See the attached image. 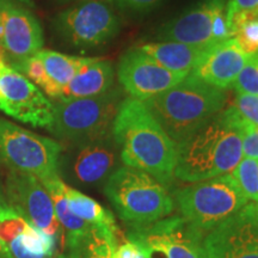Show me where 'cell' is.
<instances>
[{
  "label": "cell",
  "instance_id": "cell-1",
  "mask_svg": "<svg viewBox=\"0 0 258 258\" xmlns=\"http://www.w3.org/2000/svg\"><path fill=\"white\" fill-rule=\"evenodd\" d=\"M245 127L231 106L176 144L175 177L201 182L232 172L243 158Z\"/></svg>",
  "mask_w": 258,
  "mask_h": 258
},
{
  "label": "cell",
  "instance_id": "cell-2",
  "mask_svg": "<svg viewBox=\"0 0 258 258\" xmlns=\"http://www.w3.org/2000/svg\"><path fill=\"white\" fill-rule=\"evenodd\" d=\"M112 138L125 166L150 173L163 185L172 182L176 166V144L144 102L124 98L114 124Z\"/></svg>",
  "mask_w": 258,
  "mask_h": 258
},
{
  "label": "cell",
  "instance_id": "cell-3",
  "mask_svg": "<svg viewBox=\"0 0 258 258\" xmlns=\"http://www.w3.org/2000/svg\"><path fill=\"white\" fill-rule=\"evenodd\" d=\"M227 101L226 90L209 85L189 73L176 86L146 99L144 104L177 144L224 110Z\"/></svg>",
  "mask_w": 258,
  "mask_h": 258
},
{
  "label": "cell",
  "instance_id": "cell-4",
  "mask_svg": "<svg viewBox=\"0 0 258 258\" xmlns=\"http://www.w3.org/2000/svg\"><path fill=\"white\" fill-rule=\"evenodd\" d=\"M104 191L118 217L131 227L169 217L175 207L165 186L150 173L131 166L117 167L106 179Z\"/></svg>",
  "mask_w": 258,
  "mask_h": 258
},
{
  "label": "cell",
  "instance_id": "cell-5",
  "mask_svg": "<svg viewBox=\"0 0 258 258\" xmlns=\"http://www.w3.org/2000/svg\"><path fill=\"white\" fill-rule=\"evenodd\" d=\"M123 99L121 90L112 88L96 97L59 101L48 131L71 146L109 137Z\"/></svg>",
  "mask_w": 258,
  "mask_h": 258
},
{
  "label": "cell",
  "instance_id": "cell-6",
  "mask_svg": "<svg viewBox=\"0 0 258 258\" xmlns=\"http://www.w3.org/2000/svg\"><path fill=\"white\" fill-rule=\"evenodd\" d=\"M175 200L182 217L205 235L249 203L231 173L177 189Z\"/></svg>",
  "mask_w": 258,
  "mask_h": 258
},
{
  "label": "cell",
  "instance_id": "cell-7",
  "mask_svg": "<svg viewBox=\"0 0 258 258\" xmlns=\"http://www.w3.org/2000/svg\"><path fill=\"white\" fill-rule=\"evenodd\" d=\"M62 146L0 117V165L11 172L25 173L40 182L60 176Z\"/></svg>",
  "mask_w": 258,
  "mask_h": 258
},
{
  "label": "cell",
  "instance_id": "cell-8",
  "mask_svg": "<svg viewBox=\"0 0 258 258\" xmlns=\"http://www.w3.org/2000/svg\"><path fill=\"white\" fill-rule=\"evenodd\" d=\"M120 19L104 0H85L60 12L55 30L67 44L89 50L109 43L120 31Z\"/></svg>",
  "mask_w": 258,
  "mask_h": 258
},
{
  "label": "cell",
  "instance_id": "cell-9",
  "mask_svg": "<svg viewBox=\"0 0 258 258\" xmlns=\"http://www.w3.org/2000/svg\"><path fill=\"white\" fill-rule=\"evenodd\" d=\"M128 240L144 245L151 253L166 258H208L205 234L183 217L160 219L145 226H133Z\"/></svg>",
  "mask_w": 258,
  "mask_h": 258
},
{
  "label": "cell",
  "instance_id": "cell-10",
  "mask_svg": "<svg viewBox=\"0 0 258 258\" xmlns=\"http://www.w3.org/2000/svg\"><path fill=\"white\" fill-rule=\"evenodd\" d=\"M0 110L35 128L49 129L54 104L28 79L4 62L0 63Z\"/></svg>",
  "mask_w": 258,
  "mask_h": 258
},
{
  "label": "cell",
  "instance_id": "cell-11",
  "mask_svg": "<svg viewBox=\"0 0 258 258\" xmlns=\"http://www.w3.org/2000/svg\"><path fill=\"white\" fill-rule=\"evenodd\" d=\"M0 12L4 25L2 60L23 73L28 61L44 46L41 23L30 10L16 0H0Z\"/></svg>",
  "mask_w": 258,
  "mask_h": 258
},
{
  "label": "cell",
  "instance_id": "cell-12",
  "mask_svg": "<svg viewBox=\"0 0 258 258\" xmlns=\"http://www.w3.org/2000/svg\"><path fill=\"white\" fill-rule=\"evenodd\" d=\"M161 66L140 48L128 50L117 66V78L132 98L144 102L176 86L188 76Z\"/></svg>",
  "mask_w": 258,
  "mask_h": 258
},
{
  "label": "cell",
  "instance_id": "cell-13",
  "mask_svg": "<svg viewBox=\"0 0 258 258\" xmlns=\"http://www.w3.org/2000/svg\"><path fill=\"white\" fill-rule=\"evenodd\" d=\"M6 202L35 227L55 239L61 234V225L56 219L53 200L36 177L10 172L6 180Z\"/></svg>",
  "mask_w": 258,
  "mask_h": 258
},
{
  "label": "cell",
  "instance_id": "cell-14",
  "mask_svg": "<svg viewBox=\"0 0 258 258\" xmlns=\"http://www.w3.org/2000/svg\"><path fill=\"white\" fill-rule=\"evenodd\" d=\"M208 258H258V221L252 202L205 235Z\"/></svg>",
  "mask_w": 258,
  "mask_h": 258
},
{
  "label": "cell",
  "instance_id": "cell-15",
  "mask_svg": "<svg viewBox=\"0 0 258 258\" xmlns=\"http://www.w3.org/2000/svg\"><path fill=\"white\" fill-rule=\"evenodd\" d=\"M227 0H200L182 15L159 28L157 38L161 42H178L205 49L217 46L213 37V25L219 10Z\"/></svg>",
  "mask_w": 258,
  "mask_h": 258
},
{
  "label": "cell",
  "instance_id": "cell-16",
  "mask_svg": "<svg viewBox=\"0 0 258 258\" xmlns=\"http://www.w3.org/2000/svg\"><path fill=\"white\" fill-rule=\"evenodd\" d=\"M73 150L63 158L71 178L85 185L106 182L118 164V150L112 134L83 145H72Z\"/></svg>",
  "mask_w": 258,
  "mask_h": 258
},
{
  "label": "cell",
  "instance_id": "cell-17",
  "mask_svg": "<svg viewBox=\"0 0 258 258\" xmlns=\"http://www.w3.org/2000/svg\"><path fill=\"white\" fill-rule=\"evenodd\" d=\"M249 55L245 54L233 37L211 48L190 74L221 90L233 86Z\"/></svg>",
  "mask_w": 258,
  "mask_h": 258
},
{
  "label": "cell",
  "instance_id": "cell-18",
  "mask_svg": "<svg viewBox=\"0 0 258 258\" xmlns=\"http://www.w3.org/2000/svg\"><path fill=\"white\" fill-rule=\"evenodd\" d=\"M42 184L53 200L56 219L61 225V228H63L64 231V254H69L78 249L97 227L82 220L70 211L64 195L66 184L60 178V176L42 182Z\"/></svg>",
  "mask_w": 258,
  "mask_h": 258
},
{
  "label": "cell",
  "instance_id": "cell-19",
  "mask_svg": "<svg viewBox=\"0 0 258 258\" xmlns=\"http://www.w3.org/2000/svg\"><path fill=\"white\" fill-rule=\"evenodd\" d=\"M115 70L111 61L98 59L88 64L67 84L59 101L96 97L114 88Z\"/></svg>",
  "mask_w": 258,
  "mask_h": 258
},
{
  "label": "cell",
  "instance_id": "cell-20",
  "mask_svg": "<svg viewBox=\"0 0 258 258\" xmlns=\"http://www.w3.org/2000/svg\"><path fill=\"white\" fill-rule=\"evenodd\" d=\"M139 48L165 69L188 73L198 66L209 50L178 42H151Z\"/></svg>",
  "mask_w": 258,
  "mask_h": 258
},
{
  "label": "cell",
  "instance_id": "cell-21",
  "mask_svg": "<svg viewBox=\"0 0 258 258\" xmlns=\"http://www.w3.org/2000/svg\"><path fill=\"white\" fill-rule=\"evenodd\" d=\"M36 56L41 60L48 78L62 96L63 89L84 67L95 62L99 57H80L66 55L54 50H40ZM61 98V97H60Z\"/></svg>",
  "mask_w": 258,
  "mask_h": 258
},
{
  "label": "cell",
  "instance_id": "cell-22",
  "mask_svg": "<svg viewBox=\"0 0 258 258\" xmlns=\"http://www.w3.org/2000/svg\"><path fill=\"white\" fill-rule=\"evenodd\" d=\"M64 195H66L69 209L73 214H76L77 217H79L88 224L101 228V230L110 231L118 237L120 231H118L115 217L111 212L105 209L93 199L84 195L83 192L71 188L69 185H66L64 188Z\"/></svg>",
  "mask_w": 258,
  "mask_h": 258
},
{
  "label": "cell",
  "instance_id": "cell-23",
  "mask_svg": "<svg viewBox=\"0 0 258 258\" xmlns=\"http://www.w3.org/2000/svg\"><path fill=\"white\" fill-rule=\"evenodd\" d=\"M56 239L29 222L25 230L9 243L14 258H51Z\"/></svg>",
  "mask_w": 258,
  "mask_h": 258
},
{
  "label": "cell",
  "instance_id": "cell-24",
  "mask_svg": "<svg viewBox=\"0 0 258 258\" xmlns=\"http://www.w3.org/2000/svg\"><path fill=\"white\" fill-rule=\"evenodd\" d=\"M118 237L110 231L95 228L90 237L73 252L62 258H115Z\"/></svg>",
  "mask_w": 258,
  "mask_h": 258
},
{
  "label": "cell",
  "instance_id": "cell-25",
  "mask_svg": "<svg viewBox=\"0 0 258 258\" xmlns=\"http://www.w3.org/2000/svg\"><path fill=\"white\" fill-rule=\"evenodd\" d=\"M240 186L247 201H258V159L256 158H241L231 173Z\"/></svg>",
  "mask_w": 258,
  "mask_h": 258
},
{
  "label": "cell",
  "instance_id": "cell-26",
  "mask_svg": "<svg viewBox=\"0 0 258 258\" xmlns=\"http://www.w3.org/2000/svg\"><path fill=\"white\" fill-rule=\"evenodd\" d=\"M29 221L15 211L8 202L0 206V238L8 244L25 230Z\"/></svg>",
  "mask_w": 258,
  "mask_h": 258
},
{
  "label": "cell",
  "instance_id": "cell-27",
  "mask_svg": "<svg viewBox=\"0 0 258 258\" xmlns=\"http://www.w3.org/2000/svg\"><path fill=\"white\" fill-rule=\"evenodd\" d=\"M230 106L245 128L258 127V95L237 93Z\"/></svg>",
  "mask_w": 258,
  "mask_h": 258
},
{
  "label": "cell",
  "instance_id": "cell-28",
  "mask_svg": "<svg viewBox=\"0 0 258 258\" xmlns=\"http://www.w3.org/2000/svg\"><path fill=\"white\" fill-rule=\"evenodd\" d=\"M232 88L237 93L258 95V53L249 55Z\"/></svg>",
  "mask_w": 258,
  "mask_h": 258
},
{
  "label": "cell",
  "instance_id": "cell-29",
  "mask_svg": "<svg viewBox=\"0 0 258 258\" xmlns=\"http://www.w3.org/2000/svg\"><path fill=\"white\" fill-rule=\"evenodd\" d=\"M23 74L29 77V79H30L35 85L40 86V88L44 91V93L49 96L50 98L57 99V101H59L61 93L59 90L55 88V85L50 82V79L48 78L46 71L43 69V64H42L41 60L38 59L36 55L32 56L31 59L28 61Z\"/></svg>",
  "mask_w": 258,
  "mask_h": 258
},
{
  "label": "cell",
  "instance_id": "cell-30",
  "mask_svg": "<svg viewBox=\"0 0 258 258\" xmlns=\"http://www.w3.org/2000/svg\"><path fill=\"white\" fill-rule=\"evenodd\" d=\"M233 38L247 55L258 53V19L244 23L235 32Z\"/></svg>",
  "mask_w": 258,
  "mask_h": 258
},
{
  "label": "cell",
  "instance_id": "cell-31",
  "mask_svg": "<svg viewBox=\"0 0 258 258\" xmlns=\"http://www.w3.org/2000/svg\"><path fill=\"white\" fill-rule=\"evenodd\" d=\"M116 8L131 14H147L158 8L163 0H111Z\"/></svg>",
  "mask_w": 258,
  "mask_h": 258
},
{
  "label": "cell",
  "instance_id": "cell-32",
  "mask_svg": "<svg viewBox=\"0 0 258 258\" xmlns=\"http://www.w3.org/2000/svg\"><path fill=\"white\" fill-rule=\"evenodd\" d=\"M115 258H152V253L144 245L133 240H127L123 244L117 245Z\"/></svg>",
  "mask_w": 258,
  "mask_h": 258
},
{
  "label": "cell",
  "instance_id": "cell-33",
  "mask_svg": "<svg viewBox=\"0 0 258 258\" xmlns=\"http://www.w3.org/2000/svg\"><path fill=\"white\" fill-rule=\"evenodd\" d=\"M243 156L258 159V127H246L244 129Z\"/></svg>",
  "mask_w": 258,
  "mask_h": 258
},
{
  "label": "cell",
  "instance_id": "cell-34",
  "mask_svg": "<svg viewBox=\"0 0 258 258\" xmlns=\"http://www.w3.org/2000/svg\"><path fill=\"white\" fill-rule=\"evenodd\" d=\"M239 11H258V0H228L226 15Z\"/></svg>",
  "mask_w": 258,
  "mask_h": 258
},
{
  "label": "cell",
  "instance_id": "cell-35",
  "mask_svg": "<svg viewBox=\"0 0 258 258\" xmlns=\"http://www.w3.org/2000/svg\"><path fill=\"white\" fill-rule=\"evenodd\" d=\"M0 258H14L8 244L5 241H3L2 238H0Z\"/></svg>",
  "mask_w": 258,
  "mask_h": 258
},
{
  "label": "cell",
  "instance_id": "cell-36",
  "mask_svg": "<svg viewBox=\"0 0 258 258\" xmlns=\"http://www.w3.org/2000/svg\"><path fill=\"white\" fill-rule=\"evenodd\" d=\"M3 36H4V25H3V17H2V12H0V57H2V54H3V49H2Z\"/></svg>",
  "mask_w": 258,
  "mask_h": 258
},
{
  "label": "cell",
  "instance_id": "cell-37",
  "mask_svg": "<svg viewBox=\"0 0 258 258\" xmlns=\"http://www.w3.org/2000/svg\"><path fill=\"white\" fill-rule=\"evenodd\" d=\"M16 2L21 3V4L28 6V8H35V4L32 0H16Z\"/></svg>",
  "mask_w": 258,
  "mask_h": 258
},
{
  "label": "cell",
  "instance_id": "cell-38",
  "mask_svg": "<svg viewBox=\"0 0 258 258\" xmlns=\"http://www.w3.org/2000/svg\"><path fill=\"white\" fill-rule=\"evenodd\" d=\"M252 208H253L254 217H256L257 221H258V201L257 202H252Z\"/></svg>",
  "mask_w": 258,
  "mask_h": 258
},
{
  "label": "cell",
  "instance_id": "cell-39",
  "mask_svg": "<svg viewBox=\"0 0 258 258\" xmlns=\"http://www.w3.org/2000/svg\"><path fill=\"white\" fill-rule=\"evenodd\" d=\"M5 202H6V201H4V199H3V196L0 195V206H3V205H4Z\"/></svg>",
  "mask_w": 258,
  "mask_h": 258
},
{
  "label": "cell",
  "instance_id": "cell-40",
  "mask_svg": "<svg viewBox=\"0 0 258 258\" xmlns=\"http://www.w3.org/2000/svg\"><path fill=\"white\" fill-rule=\"evenodd\" d=\"M3 62V60H2V57H0V63H2Z\"/></svg>",
  "mask_w": 258,
  "mask_h": 258
}]
</instances>
